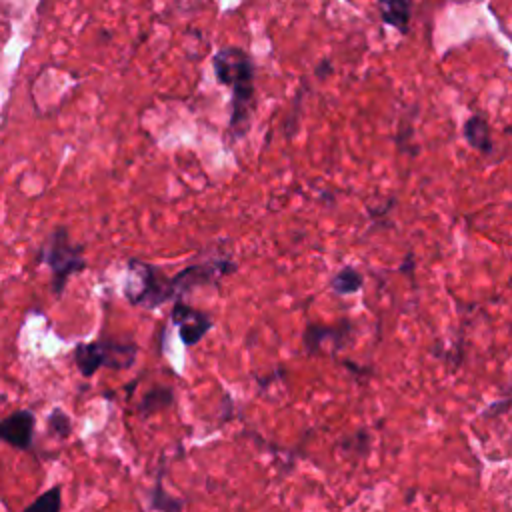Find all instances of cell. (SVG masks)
Segmentation results:
<instances>
[{
  "label": "cell",
  "instance_id": "1",
  "mask_svg": "<svg viewBox=\"0 0 512 512\" xmlns=\"http://www.w3.org/2000/svg\"><path fill=\"white\" fill-rule=\"evenodd\" d=\"M214 74L220 84L232 90L230 132L234 138H242L250 126V114H252V102H254L252 58L236 46L222 48L214 56Z\"/></svg>",
  "mask_w": 512,
  "mask_h": 512
},
{
  "label": "cell",
  "instance_id": "2",
  "mask_svg": "<svg viewBox=\"0 0 512 512\" xmlns=\"http://www.w3.org/2000/svg\"><path fill=\"white\" fill-rule=\"evenodd\" d=\"M38 260L46 264L52 272V290L60 296L68 280L86 268L84 246L72 242L68 228L58 226L50 232L44 244L38 250Z\"/></svg>",
  "mask_w": 512,
  "mask_h": 512
},
{
  "label": "cell",
  "instance_id": "3",
  "mask_svg": "<svg viewBox=\"0 0 512 512\" xmlns=\"http://www.w3.org/2000/svg\"><path fill=\"white\" fill-rule=\"evenodd\" d=\"M124 296L134 306L158 308L166 300H172L170 276L148 262L132 258L126 268Z\"/></svg>",
  "mask_w": 512,
  "mask_h": 512
},
{
  "label": "cell",
  "instance_id": "4",
  "mask_svg": "<svg viewBox=\"0 0 512 512\" xmlns=\"http://www.w3.org/2000/svg\"><path fill=\"white\" fill-rule=\"evenodd\" d=\"M138 346L132 342H118L112 338L82 342L74 348V364L84 378L94 376L102 366L126 370L136 362Z\"/></svg>",
  "mask_w": 512,
  "mask_h": 512
},
{
  "label": "cell",
  "instance_id": "5",
  "mask_svg": "<svg viewBox=\"0 0 512 512\" xmlns=\"http://www.w3.org/2000/svg\"><path fill=\"white\" fill-rule=\"evenodd\" d=\"M236 270V264L224 258H212L206 262H196L178 274L170 276V292L172 300H182L192 288L204 286V284H216L222 276Z\"/></svg>",
  "mask_w": 512,
  "mask_h": 512
},
{
  "label": "cell",
  "instance_id": "6",
  "mask_svg": "<svg viewBox=\"0 0 512 512\" xmlns=\"http://www.w3.org/2000/svg\"><path fill=\"white\" fill-rule=\"evenodd\" d=\"M170 318L174 326L178 328V336L184 342V346H194L198 344L214 326L212 318L198 308H192L190 304L182 300H174Z\"/></svg>",
  "mask_w": 512,
  "mask_h": 512
},
{
  "label": "cell",
  "instance_id": "7",
  "mask_svg": "<svg viewBox=\"0 0 512 512\" xmlns=\"http://www.w3.org/2000/svg\"><path fill=\"white\" fill-rule=\"evenodd\" d=\"M36 416L30 410H14L0 418V442H6L18 450H28L34 440Z\"/></svg>",
  "mask_w": 512,
  "mask_h": 512
},
{
  "label": "cell",
  "instance_id": "8",
  "mask_svg": "<svg viewBox=\"0 0 512 512\" xmlns=\"http://www.w3.org/2000/svg\"><path fill=\"white\" fill-rule=\"evenodd\" d=\"M172 400H174L172 388H168V386H154V388H150L142 396V400L138 404V412H140L142 418H148V416L168 408L172 404Z\"/></svg>",
  "mask_w": 512,
  "mask_h": 512
},
{
  "label": "cell",
  "instance_id": "9",
  "mask_svg": "<svg viewBox=\"0 0 512 512\" xmlns=\"http://www.w3.org/2000/svg\"><path fill=\"white\" fill-rule=\"evenodd\" d=\"M464 138L468 140L470 146L482 150V152H492V136H490V126L484 118L472 116L464 124Z\"/></svg>",
  "mask_w": 512,
  "mask_h": 512
},
{
  "label": "cell",
  "instance_id": "10",
  "mask_svg": "<svg viewBox=\"0 0 512 512\" xmlns=\"http://www.w3.org/2000/svg\"><path fill=\"white\" fill-rule=\"evenodd\" d=\"M350 324L342 322L338 328H326V326H318V324H310L304 332V346L308 352H316L320 348V344L326 338H334V340H342L344 336H348Z\"/></svg>",
  "mask_w": 512,
  "mask_h": 512
},
{
  "label": "cell",
  "instance_id": "11",
  "mask_svg": "<svg viewBox=\"0 0 512 512\" xmlns=\"http://www.w3.org/2000/svg\"><path fill=\"white\" fill-rule=\"evenodd\" d=\"M380 2V10H382V18L400 28L406 30V24L410 20V0H378Z\"/></svg>",
  "mask_w": 512,
  "mask_h": 512
},
{
  "label": "cell",
  "instance_id": "12",
  "mask_svg": "<svg viewBox=\"0 0 512 512\" xmlns=\"http://www.w3.org/2000/svg\"><path fill=\"white\" fill-rule=\"evenodd\" d=\"M332 290L338 294H352L362 286V276L356 268L344 266L334 278H332Z\"/></svg>",
  "mask_w": 512,
  "mask_h": 512
},
{
  "label": "cell",
  "instance_id": "13",
  "mask_svg": "<svg viewBox=\"0 0 512 512\" xmlns=\"http://www.w3.org/2000/svg\"><path fill=\"white\" fill-rule=\"evenodd\" d=\"M62 508V488L54 486L46 490L42 496H38L28 510H40V512H58Z\"/></svg>",
  "mask_w": 512,
  "mask_h": 512
},
{
  "label": "cell",
  "instance_id": "14",
  "mask_svg": "<svg viewBox=\"0 0 512 512\" xmlns=\"http://www.w3.org/2000/svg\"><path fill=\"white\" fill-rule=\"evenodd\" d=\"M48 430H50L52 434H56L58 438H68L70 432H72V420H70V416H68L64 410L54 408V410L50 412V416H48Z\"/></svg>",
  "mask_w": 512,
  "mask_h": 512
}]
</instances>
